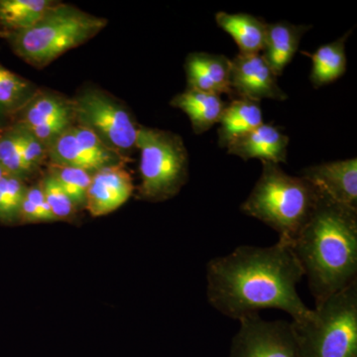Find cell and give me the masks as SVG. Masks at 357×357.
<instances>
[{"label":"cell","mask_w":357,"mask_h":357,"mask_svg":"<svg viewBox=\"0 0 357 357\" xmlns=\"http://www.w3.org/2000/svg\"><path fill=\"white\" fill-rule=\"evenodd\" d=\"M303 277L289 244L278 241L268 248L241 245L208 261L206 296L213 309L237 321L261 310L278 309L299 321L312 312L298 294Z\"/></svg>","instance_id":"6da1fadb"},{"label":"cell","mask_w":357,"mask_h":357,"mask_svg":"<svg viewBox=\"0 0 357 357\" xmlns=\"http://www.w3.org/2000/svg\"><path fill=\"white\" fill-rule=\"evenodd\" d=\"M321 195L292 244L316 306L357 280V208Z\"/></svg>","instance_id":"7a4b0ae2"},{"label":"cell","mask_w":357,"mask_h":357,"mask_svg":"<svg viewBox=\"0 0 357 357\" xmlns=\"http://www.w3.org/2000/svg\"><path fill=\"white\" fill-rule=\"evenodd\" d=\"M321 192L303 177H294L278 164L262 162V173L241 211L261 220L279 234V241L292 246L306 227Z\"/></svg>","instance_id":"3957f363"},{"label":"cell","mask_w":357,"mask_h":357,"mask_svg":"<svg viewBox=\"0 0 357 357\" xmlns=\"http://www.w3.org/2000/svg\"><path fill=\"white\" fill-rule=\"evenodd\" d=\"M107 20L56 2L33 27L7 33L14 53L35 68L46 67L70 49L98 34Z\"/></svg>","instance_id":"277c9868"},{"label":"cell","mask_w":357,"mask_h":357,"mask_svg":"<svg viewBox=\"0 0 357 357\" xmlns=\"http://www.w3.org/2000/svg\"><path fill=\"white\" fill-rule=\"evenodd\" d=\"M292 326L302 357H357V280Z\"/></svg>","instance_id":"5b68a950"},{"label":"cell","mask_w":357,"mask_h":357,"mask_svg":"<svg viewBox=\"0 0 357 357\" xmlns=\"http://www.w3.org/2000/svg\"><path fill=\"white\" fill-rule=\"evenodd\" d=\"M138 198L158 203L173 198L189 178V155L182 137L171 131L139 126Z\"/></svg>","instance_id":"8992f818"},{"label":"cell","mask_w":357,"mask_h":357,"mask_svg":"<svg viewBox=\"0 0 357 357\" xmlns=\"http://www.w3.org/2000/svg\"><path fill=\"white\" fill-rule=\"evenodd\" d=\"M70 103L74 124L95 133L121 156L135 149L140 126L123 103L105 91L93 89L82 91Z\"/></svg>","instance_id":"52a82bcc"},{"label":"cell","mask_w":357,"mask_h":357,"mask_svg":"<svg viewBox=\"0 0 357 357\" xmlns=\"http://www.w3.org/2000/svg\"><path fill=\"white\" fill-rule=\"evenodd\" d=\"M239 323L229 357H302L292 321H265L255 314Z\"/></svg>","instance_id":"ba28073f"},{"label":"cell","mask_w":357,"mask_h":357,"mask_svg":"<svg viewBox=\"0 0 357 357\" xmlns=\"http://www.w3.org/2000/svg\"><path fill=\"white\" fill-rule=\"evenodd\" d=\"M277 77L262 54H238L231 60V98L257 102L264 98L285 100L287 95L278 86Z\"/></svg>","instance_id":"9c48e42d"},{"label":"cell","mask_w":357,"mask_h":357,"mask_svg":"<svg viewBox=\"0 0 357 357\" xmlns=\"http://www.w3.org/2000/svg\"><path fill=\"white\" fill-rule=\"evenodd\" d=\"M133 191V178L126 162L103 167L93 174L84 208L93 217L109 215L123 206Z\"/></svg>","instance_id":"30bf717a"},{"label":"cell","mask_w":357,"mask_h":357,"mask_svg":"<svg viewBox=\"0 0 357 357\" xmlns=\"http://www.w3.org/2000/svg\"><path fill=\"white\" fill-rule=\"evenodd\" d=\"M301 177L337 203L357 208V159L340 160L307 167Z\"/></svg>","instance_id":"8fae6325"},{"label":"cell","mask_w":357,"mask_h":357,"mask_svg":"<svg viewBox=\"0 0 357 357\" xmlns=\"http://www.w3.org/2000/svg\"><path fill=\"white\" fill-rule=\"evenodd\" d=\"M185 70L187 89L231 98L230 59L218 54L194 52L185 59Z\"/></svg>","instance_id":"7c38bea8"},{"label":"cell","mask_w":357,"mask_h":357,"mask_svg":"<svg viewBox=\"0 0 357 357\" xmlns=\"http://www.w3.org/2000/svg\"><path fill=\"white\" fill-rule=\"evenodd\" d=\"M289 137L280 128L262 123L227 146V153L243 160L260 159L262 162L287 163Z\"/></svg>","instance_id":"4fadbf2b"},{"label":"cell","mask_w":357,"mask_h":357,"mask_svg":"<svg viewBox=\"0 0 357 357\" xmlns=\"http://www.w3.org/2000/svg\"><path fill=\"white\" fill-rule=\"evenodd\" d=\"M310 28L311 26L294 25L287 21L268 24L261 54L277 77H280L284 69L292 62L303 35Z\"/></svg>","instance_id":"5bb4252c"},{"label":"cell","mask_w":357,"mask_h":357,"mask_svg":"<svg viewBox=\"0 0 357 357\" xmlns=\"http://www.w3.org/2000/svg\"><path fill=\"white\" fill-rule=\"evenodd\" d=\"M170 105L189 116L195 133L203 134L220 122L227 103L222 96L185 89L174 96Z\"/></svg>","instance_id":"9a60e30c"},{"label":"cell","mask_w":357,"mask_h":357,"mask_svg":"<svg viewBox=\"0 0 357 357\" xmlns=\"http://www.w3.org/2000/svg\"><path fill=\"white\" fill-rule=\"evenodd\" d=\"M218 129V144L227 148L234 141L243 137L261 126L262 110L259 102L244 98H232L223 110Z\"/></svg>","instance_id":"2e32d148"},{"label":"cell","mask_w":357,"mask_h":357,"mask_svg":"<svg viewBox=\"0 0 357 357\" xmlns=\"http://www.w3.org/2000/svg\"><path fill=\"white\" fill-rule=\"evenodd\" d=\"M215 21L236 41L239 54H261L267 34L266 21L250 14H229L223 11L215 14Z\"/></svg>","instance_id":"e0dca14e"},{"label":"cell","mask_w":357,"mask_h":357,"mask_svg":"<svg viewBox=\"0 0 357 357\" xmlns=\"http://www.w3.org/2000/svg\"><path fill=\"white\" fill-rule=\"evenodd\" d=\"M351 31L344 36L319 47L314 54L304 53L312 59V70L310 75L312 86L321 88L337 81L347 72V54H345V42Z\"/></svg>","instance_id":"ac0fdd59"},{"label":"cell","mask_w":357,"mask_h":357,"mask_svg":"<svg viewBox=\"0 0 357 357\" xmlns=\"http://www.w3.org/2000/svg\"><path fill=\"white\" fill-rule=\"evenodd\" d=\"M14 117V123L28 129L34 128L55 119L73 117L72 103L55 93L37 91Z\"/></svg>","instance_id":"d6986e66"},{"label":"cell","mask_w":357,"mask_h":357,"mask_svg":"<svg viewBox=\"0 0 357 357\" xmlns=\"http://www.w3.org/2000/svg\"><path fill=\"white\" fill-rule=\"evenodd\" d=\"M56 2L52 0H0V29L6 33L29 29Z\"/></svg>","instance_id":"ffe728a7"},{"label":"cell","mask_w":357,"mask_h":357,"mask_svg":"<svg viewBox=\"0 0 357 357\" xmlns=\"http://www.w3.org/2000/svg\"><path fill=\"white\" fill-rule=\"evenodd\" d=\"M36 93L30 82L0 65V114L14 116Z\"/></svg>","instance_id":"44dd1931"},{"label":"cell","mask_w":357,"mask_h":357,"mask_svg":"<svg viewBox=\"0 0 357 357\" xmlns=\"http://www.w3.org/2000/svg\"><path fill=\"white\" fill-rule=\"evenodd\" d=\"M51 164L84 169L93 174L100 169L86 156L73 133L72 126L59 135L48 147Z\"/></svg>","instance_id":"7402d4cb"},{"label":"cell","mask_w":357,"mask_h":357,"mask_svg":"<svg viewBox=\"0 0 357 357\" xmlns=\"http://www.w3.org/2000/svg\"><path fill=\"white\" fill-rule=\"evenodd\" d=\"M48 173L55 178L77 210L86 208V196L93 174L84 169L51 163Z\"/></svg>","instance_id":"603a6c76"},{"label":"cell","mask_w":357,"mask_h":357,"mask_svg":"<svg viewBox=\"0 0 357 357\" xmlns=\"http://www.w3.org/2000/svg\"><path fill=\"white\" fill-rule=\"evenodd\" d=\"M24 181L8 174L0 178V223L2 225L20 223L21 204L27 190Z\"/></svg>","instance_id":"cb8c5ba5"},{"label":"cell","mask_w":357,"mask_h":357,"mask_svg":"<svg viewBox=\"0 0 357 357\" xmlns=\"http://www.w3.org/2000/svg\"><path fill=\"white\" fill-rule=\"evenodd\" d=\"M72 130L79 146L98 169L126 161V157L121 156L114 150L109 149L89 129L73 124Z\"/></svg>","instance_id":"d4e9b609"},{"label":"cell","mask_w":357,"mask_h":357,"mask_svg":"<svg viewBox=\"0 0 357 357\" xmlns=\"http://www.w3.org/2000/svg\"><path fill=\"white\" fill-rule=\"evenodd\" d=\"M0 167L8 175L23 180L30 176L21 157L20 131L14 124L0 134Z\"/></svg>","instance_id":"484cf974"},{"label":"cell","mask_w":357,"mask_h":357,"mask_svg":"<svg viewBox=\"0 0 357 357\" xmlns=\"http://www.w3.org/2000/svg\"><path fill=\"white\" fill-rule=\"evenodd\" d=\"M40 184L43 189L45 199H46L47 204H48L56 222L57 220L66 222V220H74L77 213V208L69 196L66 194L64 190L59 185L55 178L47 173Z\"/></svg>","instance_id":"4316f807"},{"label":"cell","mask_w":357,"mask_h":357,"mask_svg":"<svg viewBox=\"0 0 357 357\" xmlns=\"http://www.w3.org/2000/svg\"><path fill=\"white\" fill-rule=\"evenodd\" d=\"M20 131L21 157L26 170L31 175L43 164L48 157V149L41 141L33 135L31 131L20 124L13 123Z\"/></svg>","instance_id":"83f0119b"},{"label":"cell","mask_w":357,"mask_h":357,"mask_svg":"<svg viewBox=\"0 0 357 357\" xmlns=\"http://www.w3.org/2000/svg\"><path fill=\"white\" fill-rule=\"evenodd\" d=\"M73 124H74L73 117H64V119H55V121L47 122V123L36 126V128H34L27 129L31 131L33 135H34L37 139L41 141L45 146L47 147V149H48L51 143L53 142L59 135L64 132L66 129L73 126ZM23 128H24V126H23Z\"/></svg>","instance_id":"f1b7e54d"},{"label":"cell","mask_w":357,"mask_h":357,"mask_svg":"<svg viewBox=\"0 0 357 357\" xmlns=\"http://www.w3.org/2000/svg\"><path fill=\"white\" fill-rule=\"evenodd\" d=\"M25 198L36 206L40 215L43 218L44 222H56L55 218H54L53 213H52L50 208L47 204L46 199H45L43 189H42L40 183L32 185V187H27Z\"/></svg>","instance_id":"f546056e"},{"label":"cell","mask_w":357,"mask_h":357,"mask_svg":"<svg viewBox=\"0 0 357 357\" xmlns=\"http://www.w3.org/2000/svg\"><path fill=\"white\" fill-rule=\"evenodd\" d=\"M43 222V218L40 215L39 211L37 210L36 206H35L32 203H30V202L24 197V199H23L20 208V225H24V223Z\"/></svg>","instance_id":"4dcf8cb0"},{"label":"cell","mask_w":357,"mask_h":357,"mask_svg":"<svg viewBox=\"0 0 357 357\" xmlns=\"http://www.w3.org/2000/svg\"><path fill=\"white\" fill-rule=\"evenodd\" d=\"M7 119H8V117H6V115L0 114V134L3 132L4 129L8 126V124H7Z\"/></svg>","instance_id":"1f68e13d"},{"label":"cell","mask_w":357,"mask_h":357,"mask_svg":"<svg viewBox=\"0 0 357 357\" xmlns=\"http://www.w3.org/2000/svg\"><path fill=\"white\" fill-rule=\"evenodd\" d=\"M0 37H2V38L6 39L7 33L4 32L3 30L0 29Z\"/></svg>","instance_id":"d6a6232c"},{"label":"cell","mask_w":357,"mask_h":357,"mask_svg":"<svg viewBox=\"0 0 357 357\" xmlns=\"http://www.w3.org/2000/svg\"><path fill=\"white\" fill-rule=\"evenodd\" d=\"M6 172H4L3 170H2V168L1 167H0V178H1L2 177H3L4 175H6Z\"/></svg>","instance_id":"836d02e7"}]
</instances>
